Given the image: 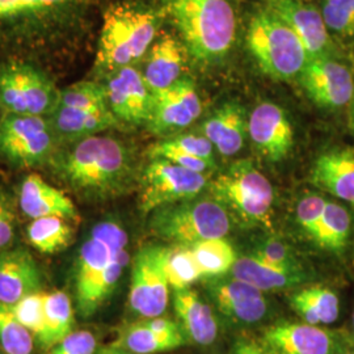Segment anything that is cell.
I'll return each instance as SVG.
<instances>
[{"label":"cell","instance_id":"cell-37","mask_svg":"<svg viewBox=\"0 0 354 354\" xmlns=\"http://www.w3.org/2000/svg\"><path fill=\"white\" fill-rule=\"evenodd\" d=\"M322 15L329 32L354 36V0H324Z\"/></svg>","mask_w":354,"mask_h":354},{"label":"cell","instance_id":"cell-42","mask_svg":"<svg viewBox=\"0 0 354 354\" xmlns=\"http://www.w3.org/2000/svg\"><path fill=\"white\" fill-rule=\"evenodd\" d=\"M73 0H0V21L59 7Z\"/></svg>","mask_w":354,"mask_h":354},{"label":"cell","instance_id":"cell-36","mask_svg":"<svg viewBox=\"0 0 354 354\" xmlns=\"http://www.w3.org/2000/svg\"><path fill=\"white\" fill-rule=\"evenodd\" d=\"M45 292L37 291L11 306L19 322L26 327L35 337L36 342L41 340L45 326Z\"/></svg>","mask_w":354,"mask_h":354},{"label":"cell","instance_id":"cell-23","mask_svg":"<svg viewBox=\"0 0 354 354\" xmlns=\"http://www.w3.org/2000/svg\"><path fill=\"white\" fill-rule=\"evenodd\" d=\"M174 308L178 324L189 342L201 346L214 344L218 337V320L210 304L197 291L190 288L175 290Z\"/></svg>","mask_w":354,"mask_h":354},{"label":"cell","instance_id":"cell-31","mask_svg":"<svg viewBox=\"0 0 354 354\" xmlns=\"http://www.w3.org/2000/svg\"><path fill=\"white\" fill-rule=\"evenodd\" d=\"M351 226L352 218L349 212L340 203L327 201L323 218L313 241L324 250L339 252L346 245Z\"/></svg>","mask_w":354,"mask_h":354},{"label":"cell","instance_id":"cell-30","mask_svg":"<svg viewBox=\"0 0 354 354\" xmlns=\"http://www.w3.org/2000/svg\"><path fill=\"white\" fill-rule=\"evenodd\" d=\"M26 238L38 252L54 254L70 245L73 228L61 216H44L32 219L26 227Z\"/></svg>","mask_w":354,"mask_h":354},{"label":"cell","instance_id":"cell-48","mask_svg":"<svg viewBox=\"0 0 354 354\" xmlns=\"http://www.w3.org/2000/svg\"><path fill=\"white\" fill-rule=\"evenodd\" d=\"M344 354H354V352H348V353H344Z\"/></svg>","mask_w":354,"mask_h":354},{"label":"cell","instance_id":"cell-20","mask_svg":"<svg viewBox=\"0 0 354 354\" xmlns=\"http://www.w3.org/2000/svg\"><path fill=\"white\" fill-rule=\"evenodd\" d=\"M39 288L41 272L30 253L19 248L0 254V304L13 306Z\"/></svg>","mask_w":354,"mask_h":354},{"label":"cell","instance_id":"cell-6","mask_svg":"<svg viewBox=\"0 0 354 354\" xmlns=\"http://www.w3.org/2000/svg\"><path fill=\"white\" fill-rule=\"evenodd\" d=\"M210 197L251 226H269L273 187L251 160H238L207 184Z\"/></svg>","mask_w":354,"mask_h":354},{"label":"cell","instance_id":"cell-7","mask_svg":"<svg viewBox=\"0 0 354 354\" xmlns=\"http://www.w3.org/2000/svg\"><path fill=\"white\" fill-rule=\"evenodd\" d=\"M230 222L227 210L213 198H192L155 210L151 228L172 245L193 247L201 241L226 238Z\"/></svg>","mask_w":354,"mask_h":354},{"label":"cell","instance_id":"cell-46","mask_svg":"<svg viewBox=\"0 0 354 354\" xmlns=\"http://www.w3.org/2000/svg\"><path fill=\"white\" fill-rule=\"evenodd\" d=\"M351 105V112H349V127L353 130L354 133V97L352 102L349 104Z\"/></svg>","mask_w":354,"mask_h":354},{"label":"cell","instance_id":"cell-16","mask_svg":"<svg viewBox=\"0 0 354 354\" xmlns=\"http://www.w3.org/2000/svg\"><path fill=\"white\" fill-rule=\"evenodd\" d=\"M268 10L301 39L308 59L330 57L333 44L322 11L301 0H269Z\"/></svg>","mask_w":354,"mask_h":354},{"label":"cell","instance_id":"cell-35","mask_svg":"<svg viewBox=\"0 0 354 354\" xmlns=\"http://www.w3.org/2000/svg\"><path fill=\"white\" fill-rule=\"evenodd\" d=\"M83 111H111L104 84L96 82H79L59 92V104Z\"/></svg>","mask_w":354,"mask_h":354},{"label":"cell","instance_id":"cell-12","mask_svg":"<svg viewBox=\"0 0 354 354\" xmlns=\"http://www.w3.org/2000/svg\"><path fill=\"white\" fill-rule=\"evenodd\" d=\"M307 96L323 109H342L354 97L351 70L330 57L308 59L299 75Z\"/></svg>","mask_w":354,"mask_h":354},{"label":"cell","instance_id":"cell-9","mask_svg":"<svg viewBox=\"0 0 354 354\" xmlns=\"http://www.w3.org/2000/svg\"><path fill=\"white\" fill-rule=\"evenodd\" d=\"M58 143L48 117L7 113L0 120V155L16 167L49 163Z\"/></svg>","mask_w":354,"mask_h":354},{"label":"cell","instance_id":"cell-26","mask_svg":"<svg viewBox=\"0 0 354 354\" xmlns=\"http://www.w3.org/2000/svg\"><path fill=\"white\" fill-rule=\"evenodd\" d=\"M189 342L183 329L165 332L152 327L147 319L136 322L122 330L114 348L134 354H156L175 351Z\"/></svg>","mask_w":354,"mask_h":354},{"label":"cell","instance_id":"cell-24","mask_svg":"<svg viewBox=\"0 0 354 354\" xmlns=\"http://www.w3.org/2000/svg\"><path fill=\"white\" fill-rule=\"evenodd\" d=\"M20 207L21 212L32 219L44 216L75 219L77 216L71 198L37 174H29L24 178L20 189Z\"/></svg>","mask_w":354,"mask_h":354},{"label":"cell","instance_id":"cell-18","mask_svg":"<svg viewBox=\"0 0 354 354\" xmlns=\"http://www.w3.org/2000/svg\"><path fill=\"white\" fill-rule=\"evenodd\" d=\"M209 292L216 310L231 322L254 324L268 314L269 304L264 292L232 276L212 282Z\"/></svg>","mask_w":354,"mask_h":354},{"label":"cell","instance_id":"cell-43","mask_svg":"<svg viewBox=\"0 0 354 354\" xmlns=\"http://www.w3.org/2000/svg\"><path fill=\"white\" fill-rule=\"evenodd\" d=\"M165 143L180 151L188 152L206 162L214 163V147L203 134H184L175 138L165 140Z\"/></svg>","mask_w":354,"mask_h":354},{"label":"cell","instance_id":"cell-8","mask_svg":"<svg viewBox=\"0 0 354 354\" xmlns=\"http://www.w3.org/2000/svg\"><path fill=\"white\" fill-rule=\"evenodd\" d=\"M59 92L33 64L10 62L0 67V106L7 113L49 117L59 104Z\"/></svg>","mask_w":354,"mask_h":354},{"label":"cell","instance_id":"cell-5","mask_svg":"<svg viewBox=\"0 0 354 354\" xmlns=\"http://www.w3.org/2000/svg\"><path fill=\"white\" fill-rule=\"evenodd\" d=\"M247 46L260 71L274 80L299 77L308 62L301 39L269 10L259 11L251 17Z\"/></svg>","mask_w":354,"mask_h":354},{"label":"cell","instance_id":"cell-19","mask_svg":"<svg viewBox=\"0 0 354 354\" xmlns=\"http://www.w3.org/2000/svg\"><path fill=\"white\" fill-rule=\"evenodd\" d=\"M311 183L333 197L354 205V150L336 147L320 153L311 169Z\"/></svg>","mask_w":354,"mask_h":354},{"label":"cell","instance_id":"cell-45","mask_svg":"<svg viewBox=\"0 0 354 354\" xmlns=\"http://www.w3.org/2000/svg\"><path fill=\"white\" fill-rule=\"evenodd\" d=\"M231 354H273L260 342L241 340L234 345Z\"/></svg>","mask_w":354,"mask_h":354},{"label":"cell","instance_id":"cell-29","mask_svg":"<svg viewBox=\"0 0 354 354\" xmlns=\"http://www.w3.org/2000/svg\"><path fill=\"white\" fill-rule=\"evenodd\" d=\"M45 326L38 345L48 351L73 332L74 308L64 291L45 292Z\"/></svg>","mask_w":354,"mask_h":354},{"label":"cell","instance_id":"cell-34","mask_svg":"<svg viewBox=\"0 0 354 354\" xmlns=\"http://www.w3.org/2000/svg\"><path fill=\"white\" fill-rule=\"evenodd\" d=\"M35 337L19 322L12 307L0 304V348L6 354H32Z\"/></svg>","mask_w":354,"mask_h":354},{"label":"cell","instance_id":"cell-33","mask_svg":"<svg viewBox=\"0 0 354 354\" xmlns=\"http://www.w3.org/2000/svg\"><path fill=\"white\" fill-rule=\"evenodd\" d=\"M165 266L167 279L174 290L188 289L193 282L203 277L190 247H167Z\"/></svg>","mask_w":354,"mask_h":354},{"label":"cell","instance_id":"cell-1","mask_svg":"<svg viewBox=\"0 0 354 354\" xmlns=\"http://www.w3.org/2000/svg\"><path fill=\"white\" fill-rule=\"evenodd\" d=\"M49 165L70 189L86 198H106L124 192L133 174L127 146L100 134L70 142L54 152Z\"/></svg>","mask_w":354,"mask_h":354},{"label":"cell","instance_id":"cell-3","mask_svg":"<svg viewBox=\"0 0 354 354\" xmlns=\"http://www.w3.org/2000/svg\"><path fill=\"white\" fill-rule=\"evenodd\" d=\"M165 11L187 53L203 64L227 55L236 38V13L230 0H165Z\"/></svg>","mask_w":354,"mask_h":354},{"label":"cell","instance_id":"cell-47","mask_svg":"<svg viewBox=\"0 0 354 354\" xmlns=\"http://www.w3.org/2000/svg\"><path fill=\"white\" fill-rule=\"evenodd\" d=\"M106 354H134L122 351V349H117V348H112V349H106Z\"/></svg>","mask_w":354,"mask_h":354},{"label":"cell","instance_id":"cell-21","mask_svg":"<svg viewBox=\"0 0 354 354\" xmlns=\"http://www.w3.org/2000/svg\"><path fill=\"white\" fill-rule=\"evenodd\" d=\"M185 46L172 35L156 38L147 53L142 75L152 93L174 86L185 68Z\"/></svg>","mask_w":354,"mask_h":354},{"label":"cell","instance_id":"cell-39","mask_svg":"<svg viewBox=\"0 0 354 354\" xmlns=\"http://www.w3.org/2000/svg\"><path fill=\"white\" fill-rule=\"evenodd\" d=\"M327 200L317 194L304 196L297 206V221L304 232L313 239L323 218Z\"/></svg>","mask_w":354,"mask_h":354},{"label":"cell","instance_id":"cell-15","mask_svg":"<svg viewBox=\"0 0 354 354\" xmlns=\"http://www.w3.org/2000/svg\"><path fill=\"white\" fill-rule=\"evenodd\" d=\"M248 138L266 160H285L294 147V129L289 115L279 104L260 102L248 115Z\"/></svg>","mask_w":354,"mask_h":354},{"label":"cell","instance_id":"cell-50","mask_svg":"<svg viewBox=\"0 0 354 354\" xmlns=\"http://www.w3.org/2000/svg\"><path fill=\"white\" fill-rule=\"evenodd\" d=\"M100 354H106V351H104V352H102Z\"/></svg>","mask_w":354,"mask_h":354},{"label":"cell","instance_id":"cell-28","mask_svg":"<svg viewBox=\"0 0 354 354\" xmlns=\"http://www.w3.org/2000/svg\"><path fill=\"white\" fill-rule=\"evenodd\" d=\"M231 276L266 292L294 286L302 281L304 274L282 270L251 254L236 260L231 269Z\"/></svg>","mask_w":354,"mask_h":354},{"label":"cell","instance_id":"cell-49","mask_svg":"<svg viewBox=\"0 0 354 354\" xmlns=\"http://www.w3.org/2000/svg\"><path fill=\"white\" fill-rule=\"evenodd\" d=\"M353 335H354V313H353Z\"/></svg>","mask_w":354,"mask_h":354},{"label":"cell","instance_id":"cell-40","mask_svg":"<svg viewBox=\"0 0 354 354\" xmlns=\"http://www.w3.org/2000/svg\"><path fill=\"white\" fill-rule=\"evenodd\" d=\"M252 256L263 260L270 266H276L282 270L294 272V273H302L301 268L297 264V260L294 259L290 250L288 245L279 241H268L260 245Z\"/></svg>","mask_w":354,"mask_h":354},{"label":"cell","instance_id":"cell-44","mask_svg":"<svg viewBox=\"0 0 354 354\" xmlns=\"http://www.w3.org/2000/svg\"><path fill=\"white\" fill-rule=\"evenodd\" d=\"M15 236V213L8 194L0 189V251L6 250Z\"/></svg>","mask_w":354,"mask_h":354},{"label":"cell","instance_id":"cell-25","mask_svg":"<svg viewBox=\"0 0 354 354\" xmlns=\"http://www.w3.org/2000/svg\"><path fill=\"white\" fill-rule=\"evenodd\" d=\"M48 120L58 140L67 143L97 136L120 124L111 111H83L64 105H58Z\"/></svg>","mask_w":354,"mask_h":354},{"label":"cell","instance_id":"cell-22","mask_svg":"<svg viewBox=\"0 0 354 354\" xmlns=\"http://www.w3.org/2000/svg\"><path fill=\"white\" fill-rule=\"evenodd\" d=\"M203 136L221 155H236L248 137L245 109L239 102H225L203 122Z\"/></svg>","mask_w":354,"mask_h":354},{"label":"cell","instance_id":"cell-11","mask_svg":"<svg viewBox=\"0 0 354 354\" xmlns=\"http://www.w3.org/2000/svg\"><path fill=\"white\" fill-rule=\"evenodd\" d=\"M165 250L160 245L145 247L133 260L129 304L143 319L163 317L169 304Z\"/></svg>","mask_w":354,"mask_h":354},{"label":"cell","instance_id":"cell-4","mask_svg":"<svg viewBox=\"0 0 354 354\" xmlns=\"http://www.w3.org/2000/svg\"><path fill=\"white\" fill-rule=\"evenodd\" d=\"M162 16L137 3H115L104 13L96 67L108 74L142 59L156 39Z\"/></svg>","mask_w":354,"mask_h":354},{"label":"cell","instance_id":"cell-13","mask_svg":"<svg viewBox=\"0 0 354 354\" xmlns=\"http://www.w3.org/2000/svg\"><path fill=\"white\" fill-rule=\"evenodd\" d=\"M104 88L108 106L120 122L131 125L149 124L153 93L138 68L127 66L111 73L104 83Z\"/></svg>","mask_w":354,"mask_h":354},{"label":"cell","instance_id":"cell-10","mask_svg":"<svg viewBox=\"0 0 354 354\" xmlns=\"http://www.w3.org/2000/svg\"><path fill=\"white\" fill-rule=\"evenodd\" d=\"M207 184V175L155 158L142 175L140 209L143 213H151L167 205L196 198Z\"/></svg>","mask_w":354,"mask_h":354},{"label":"cell","instance_id":"cell-2","mask_svg":"<svg viewBox=\"0 0 354 354\" xmlns=\"http://www.w3.org/2000/svg\"><path fill=\"white\" fill-rule=\"evenodd\" d=\"M127 231L115 221H102L80 245L75 266L76 308L91 317L109 298L129 263Z\"/></svg>","mask_w":354,"mask_h":354},{"label":"cell","instance_id":"cell-41","mask_svg":"<svg viewBox=\"0 0 354 354\" xmlns=\"http://www.w3.org/2000/svg\"><path fill=\"white\" fill-rule=\"evenodd\" d=\"M97 339L89 330H73L64 340L53 345L44 354H95Z\"/></svg>","mask_w":354,"mask_h":354},{"label":"cell","instance_id":"cell-14","mask_svg":"<svg viewBox=\"0 0 354 354\" xmlns=\"http://www.w3.org/2000/svg\"><path fill=\"white\" fill-rule=\"evenodd\" d=\"M203 112V102L194 82L181 77L174 86L153 93L147 124L152 133L165 136L192 125Z\"/></svg>","mask_w":354,"mask_h":354},{"label":"cell","instance_id":"cell-32","mask_svg":"<svg viewBox=\"0 0 354 354\" xmlns=\"http://www.w3.org/2000/svg\"><path fill=\"white\" fill-rule=\"evenodd\" d=\"M203 277L223 276L231 272L239 259L236 251L226 238L201 241L190 247Z\"/></svg>","mask_w":354,"mask_h":354},{"label":"cell","instance_id":"cell-38","mask_svg":"<svg viewBox=\"0 0 354 354\" xmlns=\"http://www.w3.org/2000/svg\"><path fill=\"white\" fill-rule=\"evenodd\" d=\"M150 156H151V159L159 158V159L169 160L183 168H187L189 171L197 172V174H203V175H207V172L210 169H213L215 165L214 163L206 162L201 158L190 155L188 152L180 151L177 149H174V147L168 146L165 140H160L152 146L150 149Z\"/></svg>","mask_w":354,"mask_h":354},{"label":"cell","instance_id":"cell-27","mask_svg":"<svg viewBox=\"0 0 354 354\" xmlns=\"http://www.w3.org/2000/svg\"><path fill=\"white\" fill-rule=\"evenodd\" d=\"M291 308L304 323L328 326L340 315V299L333 290L324 286H307L290 297Z\"/></svg>","mask_w":354,"mask_h":354},{"label":"cell","instance_id":"cell-17","mask_svg":"<svg viewBox=\"0 0 354 354\" xmlns=\"http://www.w3.org/2000/svg\"><path fill=\"white\" fill-rule=\"evenodd\" d=\"M260 342L273 354H336V337L328 329L304 322H281L263 330Z\"/></svg>","mask_w":354,"mask_h":354}]
</instances>
